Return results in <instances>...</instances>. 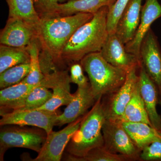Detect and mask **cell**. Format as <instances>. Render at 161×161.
<instances>
[{
	"instance_id": "6da1fadb",
	"label": "cell",
	"mask_w": 161,
	"mask_h": 161,
	"mask_svg": "<svg viewBox=\"0 0 161 161\" xmlns=\"http://www.w3.org/2000/svg\"><path fill=\"white\" fill-rule=\"evenodd\" d=\"M94 14L79 13L68 16H47L40 18L36 26L41 50L40 68L44 75L62 68L63 50L74 33L92 19Z\"/></svg>"
},
{
	"instance_id": "7a4b0ae2",
	"label": "cell",
	"mask_w": 161,
	"mask_h": 161,
	"mask_svg": "<svg viewBox=\"0 0 161 161\" xmlns=\"http://www.w3.org/2000/svg\"><path fill=\"white\" fill-rule=\"evenodd\" d=\"M108 11V6L101 8L92 19L75 31L62 53L64 64L80 62L86 55L101 51L109 35L107 27Z\"/></svg>"
},
{
	"instance_id": "3957f363",
	"label": "cell",
	"mask_w": 161,
	"mask_h": 161,
	"mask_svg": "<svg viewBox=\"0 0 161 161\" xmlns=\"http://www.w3.org/2000/svg\"><path fill=\"white\" fill-rule=\"evenodd\" d=\"M102 98L83 115L79 129L67 146L62 160L77 161L92 149L103 146L102 127L106 118Z\"/></svg>"
},
{
	"instance_id": "277c9868",
	"label": "cell",
	"mask_w": 161,
	"mask_h": 161,
	"mask_svg": "<svg viewBox=\"0 0 161 161\" xmlns=\"http://www.w3.org/2000/svg\"><path fill=\"white\" fill-rule=\"evenodd\" d=\"M80 63L88 76L92 94L97 101L118 90L125 81V71L113 66L100 52L86 55Z\"/></svg>"
},
{
	"instance_id": "5b68a950",
	"label": "cell",
	"mask_w": 161,
	"mask_h": 161,
	"mask_svg": "<svg viewBox=\"0 0 161 161\" xmlns=\"http://www.w3.org/2000/svg\"><path fill=\"white\" fill-rule=\"evenodd\" d=\"M47 135L45 130L38 127L2 126L0 130V161H4L7 150L14 147L29 149L39 153Z\"/></svg>"
},
{
	"instance_id": "8992f818",
	"label": "cell",
	"mask_w": 161,
	"mask_h": 161,
	"mask_svg": "<svg viewBox=\"0 0 161 161\" xmlns=\"http://www.w3.org/2000/svg\"><path fill=\"white\" fill-rule=\"evenodd\" d=\"M103 147L128 161L140 160L141 150L135 145L119 120L105 119L102 127Z\"/></svg>"
},
{
	"instance_id": "52a82bcc",
	"label": "cell",
	"mask_w": 161,
	"mask_h": 161,
	"mask_svg": "<svg viewBox=\"0 0 161 161\" xmlns=\"http://www.w3.org/2000/svg\"><path fill=\"white\" fill-rule=\"evenodd\" d=\"M70 78L67 70H58L44 75L39 85L53 90L51 98L36 110L56 112L62 106L68 105L74 98L70 92Z\"/></svg>"
},
{
	"instance_id": "ba28073f",
	"label": "cell",
	"mask_w": 161,
	"mask_h": 161,
	"mask_svg": "<svg viewBox=\"0 0 161 161\" xmlns=\"http://www.w3.org/2000/svg\"><path fill=\"white\" fill-rule=\"evenodd\" d=\"M58 114L42 110H17L1 115V126L16 125L21 126H31L41 128L49 134L56 126Z\"/></svg>"
},
{
	"instance_id": "9c48e42d",
	"label": "cell",
	"mask_w": 161,
	"mask_h": 161,
	"mask_svg": "<svg viewBox=\"0 0 161 161\" xmlns=\"http://www.w3.org/2000/svg\"><path fill=\"white\" fill-rule=\"evenodd\" d=\"M82 117L68 124L60 131H52L47 134L40 152L33 161H60L68 144L74 133L80 127Z\"/></svg>"
},
{
	"instance_id": "30bf717a",
	"label": "cell",
	"mask_w": 161,
	"mask_h": 161,
	"mask_svg": "<svg viewBox=\"0 0 161 161\" xmlns=\"http://www.w3.org/2000/svg\"><path fill=\"white\" fill-rule=\"evenodd\" d=\"M139 68V67L134 68L127 74L125 81L114 92L110 101L106 103L102 99L106 119L118 120L123 114L127 105L138 86L139 76L137 74V69Z\"/></svg>"
},
{
	"instance_id": "8fae6325",
	"label": "cell",
	"mask_w": 161,
	"mask_h": 161,
	"mask_svg": "<svg viewBox=\"0 0 161 161\" xmlns=\"http://www.w3.org/2000/svg\"><path fill=\"white\" fill-rule=\"evenodd\" d=\"M139 56L141 64L161 95V51L157 37L151 28L141 43Z\"/></svg>"
},
{
	"instance_id": "7c38bea8",
	"label": "cell",
	"mask_w": 161,
	"mask_h": 161,
	"mask_svg": "<svg viewBox=\"0 0 161 161\" xmlns=\"http://www.w3.org/2000/svg\"><path fill=\"white\" fill-rule=\"evenodd\" d=\"M38 38L36 26L25 20L8 18L0 33V43L14 47H26Z\"/></svg>"
},
{
	"instance_id": "4fadbf2b",
	"label": "cell",
	"mask_w": 161,
	"mask_h": 161,
	"mask_svg": "<svg viewBox=\"0 0 161 161\" xmlns=\"http://www.w3.org/2000/svg\"><path fill=\"white\" fill-rule=\"evenodd\" d=\"M100 52L104 59L110 64L127 73L134 68L141 66L139 58L127 52L125 44L115 33L109 35Z\"/></svg>"
},
{
	"instance_id": "5bb4252c",
	"label": "cell",
	"mask_w": 161,
	"mask_h": 161,
	"mask_svg": "<svg viewBox=\"0 0 161 161\" xmlns=\"http://www.w3.org/2000/svg\"><path fill=\"white\" fill-rule=\"evenodd\" d=\"M74 95V98L67 105L63 113L58 115L56 126L61 127L82 117L96 102L90 83L86 86H78Z\"/></svg>"
},
{
	"instance_id": "9a60e30c",
	"label": "cell",
	"mask_w": 161,
	"mask_h": 161,
	"mask_svg": "<svg viewBox=\"0 0 161 161\" xmlns=\"http://www.w3.org/2000/svg\"><path fill=\"white\" fill-rule=\"evenodd\" d=\"M161 16V5L158 0H146L142 6L140 21L137 30L133 38L125 45L127 52L140 59L141 43L150 30L151 24Z\"/></svg>"
},
{
	"instance_id": "2e32d148",
	"label": "cell",
	"mask_w": 161,
	"mask_h": 161,
	"mask_svg": "<svg viewBox=\"0 0 161 161\" xmlns=\"http://www.w3.org/2000/svg\"><path fill=\"white\" fill-rule=\"evenodd\" d=\"M139 69V86L141 96L152 127L161 132V117L157 109L159 94L158 88L142 64Z\"/></svg>"
},
{
	"instance_id": "e0dca14e",
	"label": "cell",
	"mask_w": 161,
	"mask_h": 161,
	"mask_svg": "<svg viewBox=\"0 0 161 161\" xmlns=\"http://www.w3.org/2000/svg\"><path fill=\"white\" fill-rule=\"evenodd\" d=\"M143 0H130L119 20L115 34L125 45L132 40L139 24Z\"/></svg>"
},
{
	"instance_id": "ac0fdd59",
	"label": "cell",
	"mask_w": 161,
	"mask_h": 161,
	"mask_svg": "<svg viewBox=\"0 0 161 161\" xmlns=\"http://www.w3.org/2000/svg\"><path fill=\"white\" fill-rule=\"evenodd\" d=\"M23 81L0 91V114L19 110L24 107L26 98L37 86Z\"/></svg>"
},
{
	"instance_id": "d6986e66",
	"label": "cell",
	"mask_w": 161,
	"mask_h": 161,
	"mask_svg": "<svg viewBox=\"0 0 161 161\" xmlns=\"http://www.w3.org/2000/svg\"><path fill=\"white\" fill-rule=\"evenodd\" d=\"M116 0H69L59 3L53 11L47 16H68L79 13L95 14L104 6L110 7Z\"/></svg>"
},
{
	"instance_id": "ffe728a7",
	"label": "cell",
	"mask_w": 161,
	"mask_h": 161,
	"mask_svg": "<svg viewBox=\"0 0 161 161\" xmlns=\"http://www.w3.org/2000/svg\"><path fill=\"white\" fill-rule=\"evenodd\" d=\"M123 126L139 149L153 142L161 141V132L148 124L140 122H122Z\"/></svg>"
},
{
	"instance_id": "44dd1931",
	"label": "cell",
	"mask_w": 161,
	"mask_h": 161,
	"mask_svg": "<svg viewBox=\"0 0 161 161\" xmlns=\"http://www.w3.org/2000/svg\"><path fill=\"white\" fill-rule=\"evenodd\" d=\"M118 120L121 122L143 123L152 126L141 95L139 84Z\"/></svg>"
},
{
	"instance_id": "7402d4cb",
	"label": "cell",
	"mask_w": 161,
	"mask_h": 161,
	"mask_svg": "<svg viewBox=\"0 0 161 161\" xmlns=\"http://www.w3.org/2000/svg\"><path fill=\"white\" fill-rule=\"evenodd\" d=\"M26 47H14L0 44V74L12 67L30 63Z\"/></svg>"
},
{
	"instance_id": "603a6c76",
	"label": "cell",
	"mask_w": 161,
	"mask_h": 161,
	"mask_svg": "<svg viewBox=\"0 0 161 161\" xmlns=\"http://www.w3.org/2000/svg\"><path fill=\"white\" fill-rule=\"evenodd\" d=\"M9 17L22 19L37 26L40 17L35 8L34 0H6Z\"/></svg>"
},
{
	"instance_id": "cb8c5ba5",
	"label": "cell",
	"mask_w": 161,
	"mask_h": 161,
	"mask_svg": "<svg viewBox=\"0 0 161 161\" xmlns=\"http://www.w3.org/2000/svg\"><path fill=\"white\" fill-rule=\"evenodd\" d=\"M26 48L30 57V72L28 76L23 80L33 85H39L44 78V75L40 68V54L41 47L38 38L33 41L26 47Z\"/></svg>"
},
{
	"instance_id": "d4e9b609",
	"label": "cell",
	"mask_w": 161,
	"mask_h": 161,
	"mask_svg": "<svg viewBox=\"0 0 161 161\" xmlns=\"http://www.w3.org/2000/svg\"><path fill=\"white\" fill-rule=\"evenodd\" d=\"M30 63L12 67L0 74V89L6 88L20 83L28 76Z\"/></svg>"
},
{
	"instance_id": "484cf974",
	"label": "cell",
	"mask_w": 161,
	"mask_h": 161,
	"mask_svg": "<svg viewBox=\"0 0 161 161\" xmlns=\"http://www.w3.org/2000/svg\"><path fill=\"white\" fill-rule=\"evenodd\" d=\"M53 92L45 87L38 85L34 88L26 98L24 107L19 110L36 109L51 98Z\"/></svg>"
},
{
	"instance_id": "4316f807",
	"label": "cell",
	"mask_w": 161,
	"mask_h": 161,
	"mask_svg": "<svg viewBox=\"0 0 161 161\" xmlns=\"http://www.w3.org/2000/svg\"><path fill=\"white\" fill-rule=\"evenodd\" d=\"M125 157L112 153L103 146L96 147L90 150L84 157L78 158L77 161H125Z\"/></svg>"
},
{
	"instance_id": "83f0119b",
	"label": "cell",
	"mask_w": 161,
	"mask_h": 161,
	"mask_svg": "<svg viewBox=\"0 0 161 161\" xmlns=\"http://www.w3.org/2000/svg\"><path fill=\"white\" fill-rule=\"evenodd\" d=\"M130 0H116L108 7L107 14V27L109 34H115L116 26L123 12Z\"/></svg>"
},
{
	"instance_id": "f1b7e54d",
	"label": "cell",
	"mask_w": 161,
	"mask_h": 161,
	"mask_svg": "<svg viewBox=\"0 0 161 161\" xmlns=\"http://www.w3.org/2000/svg\"><path fill=\"white\" fill-rule=\"evenodd\" d=\"M140 160L144 161H161V142L155 141L141 150Z\"/></svg>"
},
{
	"instance_id": "f546056e",
	"label": "cell",
	"mask_w": 161,
	"mask_h": 161,
	"mask_svg": "<svg viewBox=\"0 0 161 161\" xmlns=\"http://www.w3.org/2000/svg\"><path fill=\"white\" fill-rule=\"evenodd\" d=\"M69 0H34L35 9L40 17L51 14L60 2Z\"/></svg>"
},
{
	"instance_id": "4dcf8cb0",
	"label": "cell",
	"mask_w": 161,
	"mask_h": 161,
	"mask_svg": "<svg viewBox=\"0 0 161 161\" xmlns=\"http://www.w3.org/2000/svg\"><path fill=\"white\" fill-rule=\"evenodd\" d=\"M83 70L80 63L75 62L72 64L70 67L71 82L77 85L78 86H84L87 85L90 82H88V78L84 75Z\"/></svg>"
},
{
	"instance_id": "1f68e13d",
	"label": "cell",
	"mask_w": 161,
	"mask_h": 161,
	"mask_svg": "<svg viewBox=\"0 0 161 161\" xmlns=\"http://www.w3.org/2000/svg\"><path fill=\"white\" fill-rule=\"evenodd\" d=\"M160 104H161V100L160 101Z\"/></svg>"
}]
</instances>
